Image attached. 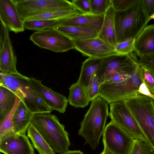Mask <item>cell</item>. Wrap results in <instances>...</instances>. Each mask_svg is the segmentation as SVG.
<instances>
[{
	"label": "cell",
	"instance_id": "cell-1",
	"mask_svg": "<svg viewBox=\"0 0 154 154\" xmlns=\"http://www.w3.org/2000/svg\"><path fill=\"white\" fill-rule=\"evenodd\" d=\"M91 105L80 123L78 134L83 137L91 148L95 149L105 130L108 116L109 103L98 96L91 101Z\"/></svg>",
	"mask_w": 154,
	"mask_h": 154
},
{
	"label": "cell",
	"instance_id": "cell-2",
	"mask_svg": "<svg viewBox=\"0 0 154 154\" xmlns=\"http://www.w3.org/2000/svg\"><path fill=\"white\" fill-rule=\"evenodd\" d=\"M150 20L145 12L143 0H138L125 10L115 11L117 43L130 38L135 39Z\"/></svg>",
	"mask_w": 154,
	"mask_h": 154
},
{
	"label": "cell",
	"instance_id": "cell-3",
	"mask_svg": "<svg viewBox=\"0 0 154 154\" xmlns=\"http://www.w3.org/2000/svg\"><path fill=\"white\" fill-rule=\"evenodd\" d=\"M31 123L39 132L55 153L61 154L69 150V134L57 116L50 112L33 114Z\"/></svg>",
	"mask_w": 154,
	"mask_h": 154
},
{
	"label": "cell",
	"instance_id": "cell-4",
	"mask_svg": "<svg viewBox=\"0 0 154 154\" xmlns=\"http://www.w3.org/2000/svg\"><path fill=\"white\" fill-rule=\"evenodd\" d=\"M124 100L154 151V100L141 94Z\"/></svg>",
	"mask_w": 154,
	"mask_h": 154
},
{
	"label": "cell",
	"instance_id": "cell-5",
	"mask_svg": "<svg viewBox=\"0 0 154 154\" xmlns=\"http://www.w3.org/2000/svg\"><path fill=\"white\" fill-rule=\"evenodd\" d=\"M143 81L137 62L131 72V77L128 79L116 83L104 82L101 84L98 96L103 98L109 104L124 100L140 94L138 91Z\"/></svg>",
	"mask_w": 154,
	"mask_h": 154
},
{
	"label": "cell",
	"instance_id": "cell-6",
	"mask_svg": "<svg viewBox=\"0 0 154 154\" xmlns=\"http://www.w3.org/2000/svg\"><path fill=\"white\" fill-rule=\"evenodd\" d=\"M40 48L55 52H62L75 49L72 40L54 28L34 32L29 37Z\"/></svg>",
	"mask_w": 154,
	"mask_h": 154
},
{
	"label": "cell",
	"instance_id": "cell-7",
	"mask_svg": "<svg viewBox=\"0 0 154 154\" xmlns=\"http://www.w3.org/2000/svg\"><path fill=\"white\" fill-rule=\"evenodd\" d=\"M109 116L111 121L115 123L133 139L146 140L136 120L127 106L124 100L109 103Z\"/></svg>",
	"mask_w": 154,
	"mask_h": 154
},
{
	"label": "cell",
	"instance_id": "cell-8",
	"mask_svg": "<svg viewBox=\"0 0 154 154\" xmlns=\"http://www.w3.org/2000/svg\"><path fill=\"white\" fill-rule=\"evenodd\" d=\"M102 59L101 67L96 74L100 84L116 73L131 72L137 63L132 53L125 55L115 54Z\"/></svg>",
	"mask_w": 154,
	"mask_h": 154
},
{
	"label": "cell",
	"instance_id": "cell-9",
	"mask_svg": "<svg viewBox=\"0 0 154 154\" xmlns=\"http://www.w3.org/2000/svg\"><path fill=\"white\" fill-rule=\"evenodd\" d=\"M134 139L111 121L106 126L103 134L104 150L113 154H128Z\"/></svg>",
	"mask_w": 154,
	"mask_h": 154
},
{
	"label": "cell",
	"instance_id": "cell-10",
	"mask_svg": "<svg viewBox=\"0 0 154 154\" xmlns=\"http://www.w3.org/2000/svg\"><path fill=\"white\" fill-rule=\"evenodd\" d=\"M21 20L26 19L52 9L73 6L66 0H13Z\"/></svg>",
	"mask_w": 154,
	"mask_h": 154
},
{
	"label": "cell",
	"instance_id": "cell-11",
	"mask_svg": "<svg viewBox=\"0 0 154 154\" xmlns=\"http://www.w3.org/2000/svg\"><path fill=\"white\" fill-rule=\"evenodd\" d=\"M28 81L30 86L52 110L62 113L65 112L68 103L66 96L44 86L42 81L35 78H29Z\"/></svg>",
	"mask_w": 154,
	"mask_h": 154
},
{
	"label": "cell",
	"instance_id": "cell-12",
	"mask_svg": "<svg viewBox=\"0 0 154 154\" xmlns=\"http://www.w3.org/2000/svg\"><path fill=\"white\" fill-rule=\"evenodd\" d=\"M73 41L75 49L89 57L102 58L116 54L113 47L98 37Z\"/></svg>",
	"mask_w": 154,
	"mask_h": 154
},
{
	"label": "cell",
	"instance_id": "cell-13",
	"mask_svg": "<svg viewBox=\"0 0 154 154\" xmlns=\"http://www.w3.org/2000/svg\"><path fill=\"white\" fill-rule=\"evenodd\" d=\"M0 20L3 25L15 33L24 31V22L21 20L13 0H0Z\"/></svg>",
	"mask_w": 154,
	"mask_h": 154
},
{
	"label": "cell",
	"instance_id": "cell-14",
	"mask_svg": "<svg viewBox=\"0 0 154 154\" xmlns=\"http://www.w3.org/2000/svg\"><path fill=\"white\" fill-rule=\"evenodd\" d=\"M0 151L5 154H35L26 134L16 133L0 140Z\"/></svg>",
	"mask_w": 154,
	"mask_h": 154
},
{
	"label": "cell",
	"instance_id": "cell-15",
	"mask_svg": "<svg viewBox=\"0 0 154 154\" xmlns=\"http://www.w3.org/2000/svg\"><path fill=\"white\" fill-rule=\"evenodd\" d=\"M2 25L4 42L2 45L0 47V73L4 74L18 73L19 72L16 68L17 57L10 38L9 30Z\"/></svg>",
	"mask_w": 154,
	"mask_h": 154
},
{
	"label": "cell",
	"instance_id": "cell-16",
	"mask_svg": "<svg viewBox=\"0 0 154 154\" xmlns=\"http://www.w3.org/2000/svg\"><path fill=\"white\" fill-rule=\"evenodd\" d=\"M134 51L139 57L154 53V24L147 25L135 39Z\"/></svg>",
	"mask_w": 154,
	"mask_h": 154
},
{
	"label": "cell",
	"instance_id": "cell-17",
	"mask_svg": "<svg viewBox=\"0 0 154 154\" xmlns=\"http://www.w3.org/2000/svg\"><path fill=\"white\" fill-rule=\"evenodd\" d=\"M104 14H80L75 16L60 20L58 26H77L90 27L99 31L103 21Z\"/></svg>",
	"mask_w": 154,
	"mask_h": 154
},
{
	"label": "cell",
	"instance_id": "cell-18",
	"mask_svg": "<svg viewBox=\"0 0 154 154\" xmlns=\"http://www.w3.org/2000/svg\"><path fill=\"white\" fill-rule=\"evenodd\" d=\"M29 77L24 84L23 91L25 96L22 99L30 111L33 114L50 112L51 109L43 101L36 92L30 86Z\"/></svg>",
	"mask_w": 154,
	"mask_h": 154
},
{
	"label": "cell",
	"instance_id": "cell-19",
	"mask_svg": "<svg viewBox=\"0 0 154 154\" xmlns=\"http://www.w3.org/2000/svg\"><path fill=\"white\" fill-rule=\"evenodd\" d=\"M114 12L115 11L112 5L105 14L103 24L97 36L114 48L117 43L115 23Z\"/></svg>",
	"mask_w": 154,
	"mask_h": 154
},
{
	"label": "cell",
	"instance_id": "cell-20",
	"mask_svg": "<svg viewBox=\"0 0 154 154\" xmlns=\"http://www.w3.org/2000/svg\"><path fill=\"white\" fill-rule=\"evenodd\" d=\"M33 114L20 99L13 115V120L16 133L26 134L31 123Z\"/></svg>",
	"mask_w": 154,
	"mask_h": 154
},
{
	"label": "cell",
	"instance_id": "cell-21",
	"mask_svg": "<svg viewBox=\"0 0 154 154\" xmlns=\"http://www.w3.org/2000/svg\"><path fill=\"white\" fill-rule=\"evenodd\" d=\"M28 78L19 72L11 74L0 73V86L11 91L22 99L25 96L23 91V86L25 81Z\"/></svg>",
	"mask_w": 154,
	"mask_h": 154
},
{
	"label": "cell",
	"instance_id": "cell-22",
	"mask_svg": "<svg viewBox=\"0 0 154 154\" xmlns=\"http://www.w3.org/2000/svg\"><path fill=\"white\" fill-rule=\"evenodd\" d=\"M102 63V58L89 57L86 59L82 63L77 81L86 89L100 69Z\"/></svg>",
	"mask_w": 154,
	"mask_h": 154
},
{
	"label": "cell",
	"instance_id": "cell-23",
	"mask_svg": "<svg viewBox=\"0 0 154 154\" xmlns=\"http://www.w3.org/2000/svg\"><path fill=\"white\" fill-rule=\"evenodd\" d=\"M72 40H82L97 37L99 31L90 27L77 26H57L54 28Z\"/></svg>",
	"mask_w": 154,
	"mask_h": 154
},
{
	"label": "cell",
	"instance_id": "cell-24",
	"mask_svg": "<svg viewBox=\"0 0 154 154\" xmlns=\"http://www.w3.org/2000/svg\"><path fill=\"white\" fill-rule=\"evenodd\" d=\"M81 12L73 6L55 9L30 17L25 20H60L72 17Z\"/></svg>",
	"mask_w": 154,
	"mask_h": 154
},
{
	"label": "cell",
	"instance_id": "cell-25",
	"mask_svg": "<svg viewBox=\"0 0 154 154\" xmlns=\"http://www.w3.org/2000/svg\"><path fill=\"white\" fill-rule=\"evenodd\" d=\"M68 101L70 105L75 108H84L90 101L86 89L77 81L72 84L69 88Z\"/></svg>",
	"mask_w": 154,
	"mask_h": 154
},
{
	"label": "cell",
	"instance_id": "cell-26",
	"mask_svg": "<svg viewBox=\"0 0 154 154\" xmlns=\"http://www.w3.org/2000/svg\"><path fill=\"white\" fill-rule=\"evenodd\" d=\"M27 135L39 154H55V152L36 129L31 123L27 129Z\"/></svg>",
	"mask_w": 154,
	"mask_h": 154
},
{
	"label": "cell",
	"instance_id": "cell-27",
	"mask_svg": "<svg viewBox=\"0 0 154 154\" xmlns=\"http://www.w3.org/2000/svg\"><path fill=\"white\" fill-rule=\"evenodd\" d=\"M17 97L11 91L0 86V123L14 107Z\"/></svg>",
	"mask_w": 154,
	"mask_h": 154
},
{
	"label": "cell",
	"instance_id": "cell-28",
	"mask_svg": "<svg viewBox=\"0 0 154 154\" xmlns=\"http://www.w3.org/2000/svg\"><path fill=\"white\" fill-rule=\"evenodd\" d=\"M20 99L17 96L16 102L14 107L0 123V140L16 133L13 117L14 111Z\"/></svg>",
	"mask_w": 154,
	"mask_h": 154
},
{
	"label": "cell",
	"instance_id": "cell-29",
	"mask_svg": "<svg viewBox=\"0 0 154 154\" xmlns=\"http://www.w3.org/2000/svg\"><path fill=\"white\" fill-rule=\"evenodd\" d=\"M60 20H25L24 22V26L25 29L37 31H39L46 29L54 28L58 26Z\"/></svg>",
	"mask_w": 154,
	"mask_h": 154
},
{
	"label": "cell",
	"instance_id": "cell-30",
	"mask_svg": "<svg viewBox=\"0 0 154 154\" xmlns=\"http://www.w3.org/2000/svg\"><path fill=\"white\" fill-rule=\"evenodd\" d=\"M153 151L145 141L134 139L128 154H151Z\"/></svg>",
	"mask_w": 154,
	"mask_h": 154
},
{
	"label": "cell",
	"instance_id": "cell-31",
	"mask_svg": "<svg viewBox=\"0 0 154 154\" xmlns=\"http://www.w3.org/2000/svg\"><path fill=\"white\" fill-rule=\"evenodd\" d=\"M92 14L100 15L105 14L112 5V0H89Z\"/></svg>",
	"mask_w": 154,
	"mask_h": 154
},
{
	"label": "cell",
	"instance_id": "cell-32",
	"mask_svg": "<svg viewBox=\"0 0 154 154\" xmlns=\"http://www.w3.org/2000/svg\"><path fill=\"white\" fill-rule=\"evenodd\" d=\"M135 39L130 38L124 41L117 43L114 50L116 54L128 55L134 51Z\"/></svg>",
	"mask_w": 154,
	"mask_h": 154
},
{
	"label": "cell",
	"instance_id": "cell-33",
	"mask_svg": "<svg viewBox=\"0 0 154 154\" xmlns=\"http://www.w3.org/2000/svg\"><path fill=\"white\" fill-rule=\"evenodd\" d=\"M139 65L143 80L151 92L154 94V72L144 66Z\"/></svg>",
	"mask_w": 154,
	"mask_h": 154
},
{
	"label": "cell",
	"instance_id": "cell-34",
	"mask_svg": "<svg viewBox=\"0 0 154 154\" xmlns=\"http://www.w3.org/2000/svg\"><path fill=\"white\" fill-rule=\"evenodd\" d=\"M100 85L98 78L96 75L86 88L87 94L90 101H92L99 96Z\"/></svg>",
	"mask_w": 154,
	"mask_h": 154
},
{
	"label": "cell",
	"instance_id": "cell-35",
	"mask_svg": "<svg viewBox=\"0 0 154 154\" xmlns=\"http://www.w3.org/2000/svg\"><path fill=\"white\" fill-rule=\"evenodd\" d=\"M138 0H112V6L115 11L125 10L129 8Z\"/></svg>",
	"mask_w": 154,
	"mask_h": 154
},
{
	"label": "cell",
	"instance_id": "cell-36",
	"mask_svg": "<svg viewBox=\"0 0 154 154\" xmlns=\"http://www.w3.org/2000/svg\"><path fill=\"white\" fill-rule=\"evenodd\" d=\"M71 2L82 14H91L89 0H72Z\"/></svg>",
	"mask_w": 154,
	"mask_h": 154
},
{
	"label": "cell",
	"instance_id": "cell-37",
	"mask_svg": "<svg viewBox=\"0 0 154 154\" xmlns=\"http://www.w3.org/2000/svg\"><path fill=\"white\" fill-rule=\"evenodd\" d=\"M139 58L140 59H137V62L140 65L154 72V53Z\"/></svg>",
	"mask_w": 154,
	"mask_h": 154
},
{
	"label": "cell",
	"instance_id": "cell-38",
	"mask_svg": "<svg viewBox=\"0 0 154 154\" xmlns=\"http://www.w3.org/2000/svg\"><path fill=\"white\" fill-rule=\"evenodd\" d=\"M146 13L148 17L154 14V0H143Z\"/></svg>",
	"mask_w": 154,
	"mask_h": 154
},
{
	"label": "cell",
	"instance_id": "cell-39",
	"mask_svg": "<svg viewBox=\"0 0 154 154\" xmlns=\"http://www.w3.org/2000/svg\"><path fill=\"white\" fill-rule=\"evenodd\" d=\"M138 91L140 94L150 97L154 100V94L151 92L143 80L140 85Z\"/></svg>",
	"mask_w": 154,
	"mask_h": 154
},
{
	"label": "cell",
	"instance_id": "cell-40",
	"mask_svg": "<svg viewBox=\"0 0 154 154\" xmlns=\"http://www.w3.org/2000/svg\"><path fill=\"white\" fill-rule=\"evenodd\" d=\"M61 154H84L82 152L79 150H68Z\"/></svg>",
	"mask_w": 154,
	"mask_h": 154
},
{
	"label": "cell",
	"instance_id": "cell-41",
	"mask_svg": "<svg viewBox=\"0 0 154 154\" xmlns=\"http://www.w3.org/2000/svg\"><path fill=\"white\" fill-rule=\"evenodd\" d=\"M100 154H112L108 151H106L103 150V152H102Z\"/></svg>",
	"mask_w": 154,
	"mask_h": 154
},
{
	"label": "cell",
	"instance_id": "cell-42",
	"mask_svg": "<svg viewBox=\"0 0 154 154\" xmlns=\"http://www.w3.org/2000/svg\"><path fill=\"white\" fill-rule=\"evenodd\" d=\"M149 18L151 20L154 19V14L150 16Z\"/></svg>",
	"mask_w": 154,
	"mask_h": 154
},
{
	"label": "cell",
	"instance_id": "cell-43",
	"mask_svg": "<svg viewBox=\"0 0 154 154\" xmlns=\"http://www.w3.org/2000/svg\"><path fill=\"white\" fill-rule=\"evenodd\" d=\"M151 154H154V151H152V152L151 153Z\"/></svg>",
	"mask_w": 154,
	"mask_h": 154
},
{
	"label": "cell",
	"instance_id": "cell-44",
	"mask_svg": "<svg viewBox=\"0 0 154 154\" xmlns=\"http://www.w3.org/2000/svg\"></svg>",
	"mask_w": 154,
	"mask_h": 154
},
{
	"label": "cell",
	"instance_id": "cell-45",
	"mask_svg": "<svg viewBox=\"0 0 154 154\" xmlns=\"http://www.w3.org/2000/svg\"></svg>",
	"mask_w": 154,
	"mask_h": 154
}]
</instances>
